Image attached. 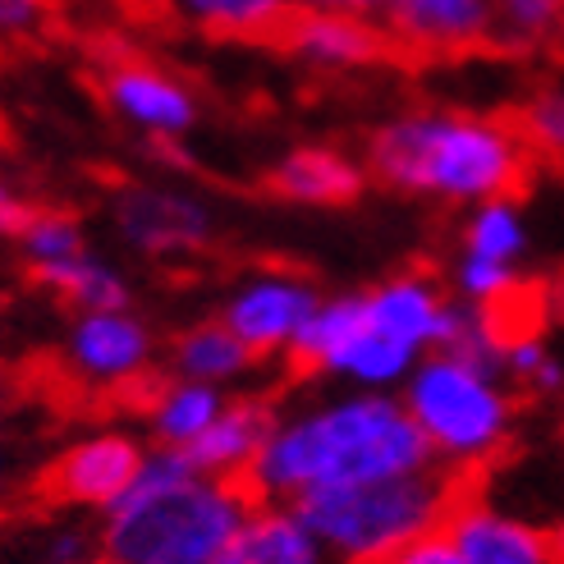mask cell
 <instances>
[{
    "instance_id": "obj_22",
    "label": "cell",
    "mask_w": 564,
    "mask_h": 564,
    "mask_svg": "<svg viewBox=\"0 0 564 564\" xmlns=\"http://www.w3.org/2000/svg\"><path fill=\"white\" fill-rule=\"evenodd\" d=\"M33 280L46 285L61 303H69L74 313H101V307H129L133 303L129 275L93 248L78 252V258H69V262H61V267L42 271V275H33Z\"/></svg>"
},
{
    "instance_id": "obj_28",
    "label": "cell",
    "mask_w": 564,
    "mask_h": 564,
    "mask_svg": "<svg viewBox=\"0 0 564 564\" xmlns=\"http://www.w3.org/2000/svg\"><path fill=\"white\" fill-rule=\"evenodd\" d=\"M519 129L528 138L532 156L564 165V83H542V88L523 101Z\"/></svg>"
},
{
    "instance_id": "obj_24",
    "label": "cell",
    "mask_w": 564,
    "mask_h": 564,
    "mask_svg": "<svg viewBox=\"0 0 564 564\" xmlns=\"http://www.w3.org/2000/svg\"><path fill=\"white\" fill-rule=\"evenodd\" d=\"M88 230L74 212H61V207H37V216L28 220V230L19 235V252H23V267L28 275H42L51 267H61L78 252H88Z\"/></svg>"
},
{
    "instance_id": "obj_21",
    "label": "cell",
    "mask_w": 564,
    "mask_h": 564,
    "mask_svg": "<svg viewBox=\"0 0 564 564\" xmlns=\"http://www.w3.org/2000/svg\"><path fill=\"white\" fill-rule=\"evenodd\" d=\"M225 404H230V394H225L220 386H203V381H188V377H171V381H161V386L148 394V432H152L156 445L188 449V445L220 417Z\"/></svg>"
},
{
    "instance_id": "obj_12",
    "label": "cell",
    "mask_w": 564,
    "mask_h": 564,
    "mask_svg": "<svg viewBox=\"0 0 564 564\" xmlns=\"http://www.w3.org/2000/svg\"><path fill=\"white\" fill-rule=\"evenodd\" d=\"M381 28L390 51L413 61H459L496 46L491 0H390Z\"/></svg>"
},
{
    "instance_id": "obj_6",
    "label": "cell",
    "mask_w": 564,
    "mask_h": 564,
    "mask_svg": "<svg viewBox=\"0 0 564 564\" xmlns=\"http://www.w3.org/2000/svg\"><path fill=\"white\" fill-rule=\"evenodd\" d=\"M290 362L299 368L330 377L349 390H390L400 394V386L413 377L422 362L417 349L404 340L386 335L372 317L362 294H322L317 313L307 317L303 335L290 349Z\"/></svg>"
},
{
    "instance_id": "obj_25",
    "label": "cell",
    "mask_w": 564,
    "mask_h": 564,
    "mask_svg": "<svg viewBox=\"0 0 564 564\" xmlns=\"http://www.w3.org/2000/svg\"><path fill=\"white\" fill-rule=\"evenodd\" d=\"M496 42L514 51H551L564 42V0H491Z\"/></svg>"
},
{
    "instance_id": "obj_27",
    "label": "cell",
    "mask_w": 564,
    "mask_h": 564,
    "mask_svg": "<svg viewBox=\"0 0 564 564\" xmlns=\"http://www.w3.org/2000/svg\"><path fill=\"white\" fill-rule=\"evenodd\" d=\"M519 267L510 262H491V258H473V252H459L455 258V271H449V290H455L459 303H473V307H500L519 294Z\"/></svg>"
},
{
    "instance_id": "obj_3",
    "label": "cell",
    "mask_w": 564,
    "mask_h": 564,
    "mask_svg": "<svg viewBox=\"0 0 564 564\" xmlns=\"http://www.w3.org/2000/svg\"><path fill=\"white\" fill-rule=\"evenodd\" d=\"M258 496L207 477L184 449L156 445L138 482L101 514V555L116 564H220Z\"/></svg>"
},
{
    "instance_id": "obj_14",
    "label": "cell",
    "mask_w": 564,
    "mask_h": 564,
    "mask_svg": "<svg viewBox=\"0 0 564 564\" xmlns=\"http://www.w3.org/2000/svg\"><path fill=\"white\" fill-rule=\"evenodd\" d=\"M362 303H368V317L404 340L417 354H432L449 340V326H455V307L459 299H449V290L432 271H394L386 280H377L372 290H362Z\"/></svg>"
},
{
    "instance_id": "obj_1",
    "label": "cell",
    "mask_w": 564,
    "mask_h": 564,
    "mask_svg": "<svg viewBox=\"0 0 564 564\" xmlns=\"http://www.w3.org/2000/svg\"><path fill=\"white\" fill-rule=\"evenodd\" d=\"M432 464V445L422 441L400 394L345 390L330 400L275 413V427L243 482L258 500L294 505L313 491L358 487Z\"/></svg>"
},
{
    "instance_id": "obj_16",
    "label": "cell",
    "mask_w": 564,
    "mask_h": 564,
    "mask_svg": "<svg viewBox=\"0 0 564 564\" xmlns=\"http://www.w3.org/2000/svg\"><path fill=\"white\" fill-rule=\"evenodd\" d=\"M267 188L294 207H345L368 188V165L340 148L303 143L271 165Z\"/></svg>"
},
{
    "instance_id": "obj_8",
    "label": "cell",
    "mask_w": 564,
    "mask_h": 564,
    "mask_svg": "<svg viewBox=\"0 0 564 564\" xmlns=\"http://www.w3.org/2000/svg\"><path fill=\"white\" fill-rule=\"evenodd\" d=\"M110 216L120 225V239L138 258H197L216 243V212L207 197L171 184H124L110 203Z\"/></svg>"
},
{
    "instance_id": "obj_9",
    "label": "cell",
    "mask_w": 564,
    "mask_h": 564,
    "mask_svg": "<svg viewBox=\"0 0 564 564\" xmlns=\"http://www.w3.org/2000/svg\"><path fill=\"white\" fill-rule=\"evenodd\" d=\"M156 335L133 307L74 313L65 335V368L93 390H129L152 377Z\"/></svg>"
},
{
    "instance_id": "obj_33",
    "label": "cell",
    "mask_w": 564,
    "mask_h": 564,
    "mask_svg": "<svg viewBox=\"0 0 564 564\" xmlns=\"http://www.w3.org/2000/svg\"><path fill=\"white\" fill-rule=\"evenodd\" d=\"M551 538H555V551H560V560H564V519H560V528L551 532Z\"/></svg>"
},
{
    "instance_id": "obj_26",
    "label": "cell",
    "mask_w": 564,
    "mask_h": 564,
    "mask_svg": "<svg viewBox=\"0 0 564 564\" xmlns=\"http://www.w3.org/2000/svg\"><path fill=\"white\" fill-rule=\"evenodd\" d=\"M500 372L510 377V386H523L528 394H560L564 390V362L546 349L542 335L519 330V326L505 335Z\"/></svg>"
},
{
    "instance_id": "obj_31",
    "label": "cell",
    "mask_w": 564,
    "mask_h": 564,
    "mask_svg": "<svg viewBox=\"0 0 564 564\" xmlns=\"http://www.w3.org/2000/svg\"><path fill=\"white\" fill-rule=\"evenodd\" d=\"M37 216V203L28 197L10 175H0V239H14L28 230V220Z\"/></svg>"
},
{
    "instance_id": "obj_30",
    "label": "cell",
    "mask_w": 564,
    "mask_h": 564,
    "mask_svg": "<svg viewBox=\"0 0 564 564\" xmlns=\"http://www.w3.org/2000/svg\"><path fill=\"white\" fill-rule=\"evenodd\" d=\"M377 564H464V560H459L455 542H449V532L436 528V532H422V538H413L409 546L390 551V555L377 560Z\"/></svg>"
},
{
    "instance_id": "obj_18",
    "label": "cell",
    "mask_w": 564,
    "mask_h": 564,
    "mask_svg": "<svg viewBox=\"0 0 564 564\" xmlns=\"http://www.w3.org/2000/svg\"><path fill=\"white\" fill-rule=\"evenodd\" d=\"M220 564H335V560L294 505L258 500L243 528L235 532V542L225 546Z\"/></svg>"
},
{
    "instance_id": "obj_19",
    "label": "cell",
    "mask_w": 564,
    "mask_h": 564,
    "mask_svg": "<svg viewBox=\"0 0 564 564\" xmlns=\"http://www.w3.org/2000/svg\"><path fill=\"white\" fill-rule=\"evenodd\" d=\"M180 28L225 42H275L299 0H152Z\"/></svg>"
},
{
    "instance_id": "obj_5",
    "label": "cell",
    "mask_w": 564,
    "mask_h": 564,
    "mask_svg": "<svg viewBox=\"0 0 564 564\" xmlns=\"http://www.w3.org/2000/svg\"><path fill=\"white\" fill-rule=\"evenodd\" d=\"M400 400L413 413L432 459L449 473H473L491 464L514 436V386L491 362H477L449 349L422 354L413 377L400 386Z\"/></svg>"
},
{
    "instance_id": "obj_32",
    "label": "cell",
    "mask_w": 564,
    "mask_h": 564,
    "mask_svg": "<svg viewBox=\"0 0 564 564\" xmlns=\"http://www.w3.org/2000/svg\"><path fill=\"white\" fill-rule=\"evenodd\" d=\"M299 6H313V10H349V14H372L381 19L390 10V0H299Z\"/></svg>"
},
{
    "instance_id": "obj_11",
    "label": "cell",
    "mask_w": 564,
    "mask_h": 564,
    "mask_svg": "<svg viewBox=\"0 0 564 564\" xmlns=\"http://www.w3.org/2000/svg\"><path fill=\"white\" fill-rule=\"evenodd\" d=\"M143 464H148V445L133 432H120V427L88 432L55 455V464L42 477V491L61 505H74V510L106 514L138 482Z\"/></svg>"
},
{
    "instance_id": "obj_29",
    "label": "cell",
    "mask_w": 564,
    "mask_h": 564,
    "mask_svg": "<svg viewBox=\"0 0 564 564\" xmlns=\"http://www.w3.org/2000/svg\"><path fill=\"white\" fill-rule=\"evenodd\" d=\"M55 14V0H0V46L33 42Z\"/></svg>"
},
{
    "instance_id": "obj_20",
    "label": "cell",
    "mask_w": 564,
    "mask_h": 564,
    "mask_svg": "<svg viewBox=\"0 0 564 564\" xmlns=\"http://www.w3.org/2000/svg\"><path fill=\"white\" fill-rule=\"evenodd\" d=\"M258 362L262 358L252 354L220 317L193 322L171 340V377H188V381H203V386L230 390L258 368Z\"/></svg>"
},
{
    "instance_id": "obj_13",
    "label": "cell",
    "mask_w": 564,
    "mask_h": 564,
    "mask_svg": "<svg viewBox=\"0 0 564 564\" xmlns=\"http://www.w3.org/2000/svg\"><path fill=\"white\" fill-rule=\"evenodd\" d=\"M275 46L317 74H354L390 55V37L381 19L349 14V10H313V6H299L290 14Z\"/></svg>"
},
{
    "instance_id": "obj_10",
    "label": "cell",
    "mask_w": 564,
    "mask_h": 564,
    "mask_svg": "<svg viewBox=\"0 0 564 564\" xmlns=\"http://www.w3.org/2000/svg\"><path fill=\"white\" fill-rule=\"evenodd\" d=\"M97 93L124 129L152 143H180L197 129V93L165 65L120 55L97 74Z\"/></svg>"
},
{
    "instance_id": "obj_34",
    "label": "cell",
    "mask_w": 564,
    "mask_h": 564,
    "mask_svg": "<svg viewBox=\"0 0 564 564\" xmlns=\"http://www.w3.org/2000/svg\"><path fill=\"white\" fill-rule=\"evenodd\" d=\"M46 564H55V560H46ZM74 564H116V560H106V555H97V560H74Z\"/></svg>"
},
{
    "instance_id": "obj_35",
    "label": "cell",
    "mask_w": 564,
    "mask_h": 564,
    "mask_svg": "<svg viewBox=\"0 0 564 564\" xmlns=\"http://www.w3.org/2000/svg\"><path fill=\"white\" fill-rule=\"evenodd\" d=\"M6 473H10L6 468V449H0V491H6Z\"/></svg>"
},
{
    "instance_id": "obj_36",
    "label": "cell",
    "mask_w": 564,
    "mask_h": 564,
    "mask_svg": "<svg viewBox=\"0 0 564 564\" xmlns=\"http://www.w3.org/2000/svg\"><path fill=\"white\" fill-rule=\"evenodd\" d=\"M6 390H10V386H6V372H0V409H6Z\"/></svg>"
},
{
    "instance_id": "obj_15",
    "label": "cell",
    "mask_w": 564,
    "mask_h": 564,
    "mask_svg": "<svg viewBox=\"0 0 564 564\" xmlns=\"http://www.w3.org/2000/svg\"><path fill=\"white\" fill-rule=\"evenodd\" d=\"M445 532L464 564H564L551 532L482 496H459L445 519Z\"/></svg>"
},
{
    "instance_id": "obj_17",
    "label": "cell",
    "mask_w": 564,
    "mask_h": 564,
    "mask_svg": "<svg viewBox=\"0 0 564 564\" xmlns=\"http://www.w3.org/2000/svg\"><path fill=\"white\" fill-rule=\"evenodd\" d=\"M271 427H275V404L258 400V394H235V400L220 409V417L184 449V455L197 464V473L243 482L252 459L262 455Z\"/></svg>"
},
{
    "instance_id": "obj_23",
    "label": "cell",
    "mask_w": 564,
    "mask_h": 564,
    "mask_svg": "<svg viewBox=\"0 0 564 564\" xmlns=\"http://www.w3.org/2000/svg\"><path fill=\"white\" fill-rule=\"evenodd\" d=\"M473 258H491V262H510L519 267L528 252V220L519 212L514 197H491V203L468 207L464 220V248Z\"/></svg>"
},
{
    "instance_id": "obj_7",
    "label": "cell",
    "mask_w": 564,
    "mask_h": 564,
    "mask_svg": "<svg viewBox=\"0 0 564 564\" xmlns=\"http://www.w3.org/2000/svg\"><path fill=\"white\" fill-rule=\"evenodd\" d=\"M322 290L294 267H258L239 275L220 299V322L258 358H290L307 317L317 313Z\"/></svg>"
},
{
    "instance_id": "obj_4",
    "label": "cell",
    "mask_w": 564,
    "mask_h": 564,
    "mask_svg": "<svg viewBox=\"0 0 564 564\" xmlns=\"http://www.w3.org/2000/svg\"><path fill=\"white\" fill-rule=\"evenodd\" d=\"M459 496H464L459 473L432 464V468L377 477V482H358V487L313 491L294 500V510L322 538L335 564H377L390 551L422 538V532L445 528Z\"/></svg>"
},
{
    "instance_id": "obj_2",
    "label": "cell",
    "mask_w": 564,
    "mask_h": 564,
    "mask_svg": "<svg viewBox=\"0 0 564 564\" xmlns=\"http://www.w3.org/2000/svg\"><path fill=\"white\" fill-rule=\"evenodd\" d=\"M532 171L519 124L455 106H422L386 120L368 143V175L386 188L441 207H477L514 197Z\"/></svg>"
}]
</instances>
